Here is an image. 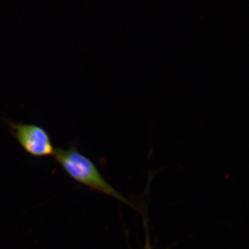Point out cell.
I'll use <instances>...</instances> for the list:
<instances>
[{
  "label": "cell",
  "mask_w": 249,
  "mask_h": 249,
  "mask_svg": "<svg viewBox=\"0 0 249 249\" xmlns=\"http://www.w3.org/2000/svg\"><path fill=\"white\" fill-rule=\"evenodd\" d=\"M53 157L72 180L91 190L112 196L124 205L136 209L131 201L124 197L106 180L96 163L82 154L75 146H71L66 149L56 148Z\"/></svg>",
  "instance_id": "obj_1"
},
{
  "label": "cell",
  "mask_w": 249,
  "mask_h": 249,
  "mask_svg": "<svg viewBox=\"0 0 249 249\" xmlns=\"http://www.w3.org/2000/svg\"><path fill=\"white\" fill-rule=\"evenodd\" d=\"M10 130L23 150L35 158L53 156L55 149L45 128L35 124L8 122Z\"/></svg>",
  "instance_id": "obj_2"
},
{
  "label": "cell",
  "mask_w": 249,
  "mask_h": 249,
  "mask_svg": "<svg viewBox=\"0 0 249 249\" xmlns=\"http://www.w3.org/2000/svg\"><path fill=\"white\" fill-rule=\"evenodd\" d=\"M144 216V223H145V228H146V244H145V248L144 249H152V247H151V240H150V236H149L148 231H147V226H146V218H145V214H143Z\"/></svg>",
  "instance_id": "obj_3"
}]
</instances>
